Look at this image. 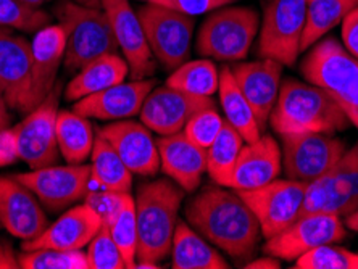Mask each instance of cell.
I'll use <instances>...</instances> for the list:
<instances>
[{"label":"cell","mask_w":358,"mask_h":269,"mask_svg":"<svg viewBox=\"0 0 358 269\" xmlns=\"http://www.w3.org/2000/svg\"><path fill=\"white\" fill-rule=\"evenodd\" d=\"M186 221L205 240L236 261H250L262 239L259 219L229 187L207 186L189 200Z\"/></svg>","instance_id":"cell-1"},{"label":"cell","mask_w":358,"mask_h":269,"mask_svg":"<svg viewBox=\"0 0 358 269\" xmlns=\"http://www.w3.org/2000/svg\"><path fill=\"white\" fill-rule=\"evenodd\" d=\"M270 124L279 136L299 133L334 134L352 124L336 100L312 82L286 79L281 82Z\"/></svg>","instance_id":"cell-2"},{"label":"cell","mask_w":358,"mask_h":269,"mask_svg":"<svg viewBox=\"0 0 358 269\" xmlns=\"http://www.w3.org/2000/svg\"><path fill=\"white\" fill-rule=\"evenodd\" d=\"M184 192L171 179L142 184L136 197L138 263L159 265L171 255Z\"/></svg>","instance_id":"cell-3"},{"label":"cell","mask_w":358,"mask_h":269,"mask_svg":"<svg viewBox=\"0 0 358 269\" xmlns=\"http://www.w3.org/2000/svg\"><path fill=\"white\" fill-rule=\"evenodd\" d=\"M300 70L308 82L328 92L358 128V58L338 39L326 38L312 47Z\"/></svg>","instance_id":"cell-4"},{"label":"cell","mask_w":358,"mask_h":269,"mask_svg":"<svg viewBox=\"0 0 358 269\" xmlns=\"http://www.w3.org/2000/svg\"><path fill=\"white\" fill-rule=\"evenodd\" d=\"M57 20L65 29V68L80 71L84 65L107 54H118L112 24L102 7H86L73 0H60L55 7Z\"/></svg>","instance_id":"cell-5"},{"label":"cell","mask_w":358,"mask_h":269,"mask_svg":"<svg viewBox=\"0 0 358 269\" xmlns=\"http://www.w3.org/2000/svg\"><path fill=\"white\" fill-rule=\"evenodd\" d=\"M259 29L260 18L254 8L224 5L213 10L200 26L196 50L199 55L220 61L244 60Z\"/></svg>","instance_id":"cell-6"},{"label":"cell","mask_w":358,"mask_h":269,"mask_svg":"<svg viewBox=\"0 0 358 269\" xmlns=\"http://www.w3.org/2000/svg\"><path fill=\"white\" fill-rule=\"evenodd\" d=\"M138 15L152 55L165 70L175 71L187 61L196 28L194 17L147 2Z\"/></svg>","instance_id":"cell-7"},{"label":"cell","mask_w":358,"mask_h":269,"mask_svg":"<svg viewBox=\"0 0 358 269\" xmlns=\"http://www.w3.org/2000/svg\"><path fill=\"white\" fill-rule=\"evenodd\" d=\"M59 89H54L44 102L24 116L23 121L8 129L17 158L28 163L31 170L55 165L60 150L57 144Z\"/></svg>","instance_id":"cell-8"},{"label":"cell","mask_w":358,"mask_h":269,"mask_svg":"<svg viewBox=\"0 0 358 269\" xmlns=\"http://www.w3.org/2000/svg\"><path fill=\"white\" fill-rule=\"evenodd\" d=\"M307 0H271L265 8L259 38L260 58L292 66L300 54Z\"/></svg>","instance_id":"cell-9"},{"label":"cell","mask_w":358,"mask_h":269,"mask_svg":"<svg viewBox=\"0 0 358 269\" xmlns=\"http://www.w3.org/2000/svg\"><path fill=\"white\" fill-rule=\"evenodd\" d=\"M282 171L287 179L308 182L333 168L345 154V142L326 133L284 134Z\"/></svg>","instance_id":"cell-10"},{"label":"cell","mask_w":358,"mask_h":269,"mask_svg":"<svg viewBox=\"0 0 358 269\" xmlns=\"http://www.w3.org/2000/svg\"><path fill=\"white\" fill-rule=\"evenodd\" d=\"M307 182L294 179H275L252 191H236L259 219L262 235L275 237L296 223L302 208Z\"/></svg>","instance_id":"cell-11"},{"label":"cell","mask_w":358,"mask_h":269,"mask_svg":"<svg viewBox=\"0 0 358 269\" xmlns=\"http://www.w3.org/2000/svg\"><path fill=\"white\" fill-rule=\"evenodd\" d=\"M347 237L345 224L336 215L313 213L299 218L287 229L266 239L263 253L279 260L296 261L305 253L321 245L339 244Z\"/></svg>","instance_id":"cell-12"},{"label":"cell","mask_w":358,"mask_h":269,"mask_svg":"<svg viewBox=\"0 0 358 269\" xmlns=\"http://www.w3.org/2000/svg\"><path fill=\"white\" fill-rule=\"evenodd\" d=\"M39 198L42 207L50 212H63L91 191V166L70 165L44 166L15 176Z\"/></svg>","instance_id":"cell-13"},{"label":"cell","mask_w":358,"mask_h":269,"mask_svg":"<svg viewBox=\"0 0 358 269\" xmlns=\"http://www.w3.org/2000/svg\"><path fill=\"white\" fill-rule=\"evenodd\" d=\"M0 89L15 112L34 110L31 42L10 28H0Z\"/></svg>","instance_id":"cell-14"},{"label":"cell","mask_w":358,"mask_h":269,"mask_svg":"<svg viewBox=\"0 0 358 269\" xmlns=\"http://www.w3.org/2000/svg\"><path fill=\"white\" fill-rule=\"evenodd\" d=\"M212 97L187 94L170 86L155 87L141 108V121L159 136L181 133L187 121L205 108L215 107Z\"/></svg>","instance_id":"cell-15"},{"label":"cell","mask_w":358,"mask_h":269,"mask_svg":"<svg viewBox=\"0 0 358 269\" xmlns=\"http://www.w3.org/2000/svg\"><path fill=\"white\" fill-rule=\"evenodd\" d=\"M100 3L112 24L120 50L128 61L131 79L139 81L154 75V55L147 44L139 15L131 7L129 0H100Z\"/></svg>","instance_id":"cell-16"},{"label":"cell","mask_w":358,"mask_h":269,"mask_svg":"<svg viewBox=\"0 0 358 269\" xmlns=\"http://www.w3.org/2000/svg\"><path fill=\"white\" fill-rule=\"evenodd\" d=\"M0 223L21 240L36 239L49 226L39 198L15 176H0Z\"/></svg>","instance_id":"cell-17"},{"label":"cell","mask_w":358,"mask_h":269,"mask_svg":"<svg viewBox=\"0 0 358 269\" xmlns=\"http://www.w3.org/2000/svg\"><path fill=\"white\" fill-rule=\"evenodd\" d=\"M99 134L113 147L133 174L155 176L159 173V147L144 123L120 119L99 129Z\"/></svg>","instance_id":"cell-18"},{"label":"cell","mask_w":358,"mask_h":269,"mask_svg":"<svg viewBox=\"0 0 358 269\" xmlns=\"http://www.w3.org/2000/svg\"><path fill=\"white\" fill-rule=\"evenodd\" d=\"M231 73L254 110L259 128L263 131L270 121L281 89L282 65L271 58H262L257 61L236 63Z\"/></svg>","instance_id":"cell-19"},{"label":"cell","mask_w":358,"mask_h":269,"mask_svg":"<svg viewBox=\"0 0 358 269\" xmlns=\"http://www.w3.org/2000/svg\"><path fill=\"white\" fill-rule=\"evenodd\" d=\"M157 86L155 79L120 82L103 91L91 94L73 105V112L86 118L120 121L139 115L142 105Z\"/></svg>","instance_id":"cell-20"},{"label":"cell","mask_w":358,"mask_h":269,"mask_svg":"<svg viewBox=\"0 0 358 269\" xmlns=\"http://www.w3.org/2000/svg\"><path fill=\"white\" fill-rule=\"evenodd\" d=\"M281 171V147L275 137L260 136V139L245 142L242 147L226 187L233 191H252V189H259L275 181Z\"/></svg>","instance_id":"cell-21"},{"label":"cell","mask_w":358,"mask_h":269,"mask_svg":"<svg viewBox=\"0 0 358 269\" xmlns=\"http://www.w3.org/2000/svg\"><path fill=\"white\" fill-rule=\"evenodd\" d=\"M102 226L96 210L89 205H78L63 213L55 223L41 232L36 239L23 242V252L52 249V250H83Z\"/></svg>","instance_id":"cell-22"},{"label":"cell","mask_w":358,"mask_h":269,"mask_svg":"<svg viewBox=\"0 0 358 269\" xmlns=\"http://www.w3.org/2000/svg\"><path fill=\"white\" fill-rule=\"evenodd\" d=\"M160 168L184 192H196L207 171V150L192 144L184 133L162 136L157 140Z\"/></svg>","instance_id":"cell-23"},{"label":"cell","mask_w":358,"mask_h":269,"mask_svg":"<svg viewBox=\"0 0 358 269\" xmlns=\"http://www.w3.org/2000/svg\"><path fill=\"white\" fill-rule=\"evenodd\" d=\"M66 34L60 24H47L31 42L33 52V103L34 108L55 89L57 75L65 60Z\"/></svg>","instance_id":"cell-24"},{"label":"cell","mask_w":358,"mask_h":269,"mask_svg":"<svg viewBox=\"0 0 358 269\" xmlns=\"http://www.w3.org/2000/svg\"><path fill=\"white\" fill-rule=\"evenodd\" d=\"M129 76V66L124 57L118 54H107L84 65L75 78L68 82L65 99L78 102L84 97L123 82Z\"/></svg>","instance_id":"cell-25"},{"label":"cell","mask_w":358,"mask_h":269,"mask_svg":"<svg viewBox=\"0 0 358 269\" xmlns=\"http://www.w3.org/2000/svg\"><path fill=\"white\" fill-rule=\"evenodd\" d=\"M175 269H228L229 265L187 221H178L171 245Z\"/></svg>","instance_id":"cell-26"},{"label":"cell","mask_w":358,"mask_h":269,"mask_svg":"<svg viewBox=\"0 0 358 269\" xmlns=\"http://www.w3.org/2000/svg\"><path fill=\"white\" fill-rule=\"evenodd\" d=\"M358 208V140L334 165L329 198L323 212L347 218Z\"/></svg>","instance_id":"cell-27"},{"label":"cell","mask_w":358,"mask_h":269,"mask_svg":"<svg viewBox=\"0 0 358 269\" xmlns=\"http://www.w3.org/2000/svg\"><path fill=\"white\" fill-rule=\"evenodd\" d=\"M94 128L91 118L73 110H62L57 116V144L60 155L70 165H83L92 154Z\"/></svg>","instance_id":"cell-28"},{"label":"cell","mask_w":358,"mask_h":269,"mask_svg":"<svg viewBox=\"0 0 358 269\" xmlns=\"http://www.w3.org/2000/svg\"><path fill=\"white\" fill-rule=\"evenodd\" d=\"M220 103L224 112V119L239 131L245 142H255L260 139L262 129L259 128L257 118L250 103L247 102L244 94L236 82L229 66H223L220 70Z\"/></svg>","instance_id":"cell-29"},{"label":"cell","mask_w":358,"mask_h":269,"mask_svg":"<svg viewBox=\"0 0 358 269\" xmlns=\"http://www.w3.org/2000/svg\"><path fill=\"white\" fill-rule=\"evenodd\" d=\"M91 181L102 191L129 192L133 173L102 136L96 137L91 154Z\"/></svg>","instance_id":"cell-30"},{"label":"cell","mask_w":358,"mask_h":269,"mask_svg":"<svg viewBox=\"0 0 358 269\" xmlns=\"http://www.w3.org/2000/svg\"><path fill=\"white\" fill-rule=\"evenodd\" d=\"M355 7H358V0H307V18L300 52L312 49Z\"/></svg>","instance_id":"cell-31"},{"label":"cell","mask_w":358,"mask_h":269,"mask_svg":"<svg viewBox=\"0 0 358 269\" xmlns=\"http://www.w3.org/2000/svg\"><path fill=\"white\" fill-rule=\"evenodd\" d=\"M244 142V137L239 134V131L224 119L217 139L207 149V173L215 184L226 187Z\"/></svg>","instance_id":"cell-32"},{"label":"cell","mask_w":358,"mask_h":269,"mask_svg":"<svg viewBox=\"0 0 358 269\" xmlns=\"http://www.w3.org/2000/svg\"><path fill=\"white\" fill-rule=\"evenodd\" d=\"M165 84L194 96L212 97L215 92H218L220 70L210 60L186 61L168 76Z\"/></svg>","instance_id":"cell-33"},{"label":"cell","mask_w":358,"mask_h":269,"mask_svg":"<svg viewBox=\"0 0 358 269\" xmlns=\"http://www.w3.org/2000/svg\"><path fill=\"white\" fill-rule=\"evenodd\" d=\"M108 229L115 244L123 255L126 268H136L138 263V221H136V200L129 192L124 195L123 203L112 219L108 221Z\"/></svg>","instance_id":"cell-34"},{"label":"cell","mask_w":358,"mask_h":269,"mask_svg":"<svg viewBox=\"0 0 358 269\" xmlns=\"http://www.w3.org/2000/svg\"><path fill=\"white\" fill-rule=\"evenodd\" d=\"M18 265L24 269H89L87 255L81 250H29L20 255Z\"/></svg>","instance_id":"cell-35"},{"label":"cell","mask_w":358,"mask_h":269,"mask_svg":"<svg viewBox=\"0 0 358 269\" xmlns=\"http://www.w3.org/2000/svg\"><path fill=\"white\" fill-rule=\"evenodd\" d=\"M50 15L42 8H33L18 0H0V28L38 33L49 24Z\"/></svg>","instance_id":"cell-36"},{"label":"cell","mask_w":358,"mask_h":269,"mask_svg":"<svg viewBox=\"0 0 358 269\" xmlns=\"http://www.w3.org/2000/svg\"><path fill=\"white\" fill-rule=\"evenodd\" d=\"M296 269H358V253L336 244L321 245L297 258Z\"/></svg>","instance_id":"cell-37"},{"label":"cell","mask_w":358,"mask_h":269,"mask_svg":"<svg viewBox=\"0 0 358 269\" xmlns=\"http://www.w3.org/2000/svg\"><path fill=\"white\" fill-rule=\"evenodd\" d=\"M89 269H123L126 268L123 255L110 234L108 224L103 223L87 245Z\"/></svg>","instance_id":"cell-38"},{"label":"cell","mask_w":358,"mask_h":269,"mask_svg":"<svg viewBox=\"0 0 358 269\" xmlns=\"http://www.w3.org/2000/svg\"><path fill=\"white\" fill-rule=\"evenodd\" d=\"M223 124L224 118L217 112V108H205L202 112L194 115L192 118L187 121L182 133L192 144L199 145L200 149L207 150L208 147L213 144V140L217 139Z\"/></svg>","instance_id":"cell-39"},{"label":"cell","mask_w":358,"mask_h":269,"mask_svg":"<svg viewBox=\"0 0 358 269\" xmlns=\"http://www.w3.org/2000/svg\"><path fill=\"white\" fill-rule=\"evenodd\" d=\"M142 2L162 5V7L189 15V17H197V15L210 13L224 5L233 3L234 0H142Z\"/></svg>","instance_id":"cell-40"},{"label":"cell","mask_w":358,"mask_h":269,"mask_svg":"<svg viewBox=\"0 0 358 269\" xmlns=\"http://www.w3.org/2000/svg\"><path fill=\"white\" fill-rule=\"evenodd\" d=\"M128 192H110V191H89L86 194V205L96 210L103 223H108L123 203L124 195Z\"/></svg>","instance_id":"cell-41"},{"label":"cell","mask_w":358,"mask_h":269,"mask_svg":"<svg viewBox=\"0 0 358 269\" xmlns=\"http://www.w3.org/2000/svg\"><path fill=\"white\" fill-rule=\"evenodd\" d=\"M342 41L345 49L358 58V7L342 20Z\"/></svg>","instance_id":"cell-42"},{"label":"cell","mask_w":358,"mask_h":269,"mask_svg":"<svg viewBox=\"0 0 358 269\" xmlns=\"http://www.w3.org/2000/svg\"><path fill=\"white\" fill-rule=\"evenodd\" d=\"M245 269H279L281 268V261L279 258L266 255L265 258H259V260L247 261L244 265Z\"/></svg>","instance_id":"cell-43"},{"label":"cell","mask_w":358,"mask_h":269,"mask_svg":"<svg viewBox=\"0 0 358 269\" xmlns=\"http://www.w3.org/2000/svg\"><path fill=\"white\" fill-rule=\"evenodd\" d=\"M8 103L7 100H5V96L2 92V89H0V133L5 129H8V124H10V113H8Z\"/></svg>","instance_id":"cell-44"},{"label":"cell","mask_w":358,"mask_h":269,"mask_svg":"<svg viewBox=\"0 0 358 269\" xmlns=\"http://www.w3.org/2000/svg\"><path fill=\"white\" fill-rule=\"evenodd\" d=\"M344 224H345V228H349V229H352V231L358 232V208L355 210L354 213L347 216Z\"/></svg>","instance_id":"cell-45"},{"label":"cell","mask_w":358,"mask_h":269,"mask_svg":"<svg viewBox=\"0 0 358 269\" xmlns=\"http://www.w3.org/2000/svg\"><path fill=\"white\" fill-rule=\"evenodd\" d=\"M18 2L28 5V7H33V8H41L42 5L49 2V0H18Z\"/></svg>","instance_id":"cell-46"},{"label":"cell","mask_w":358,"mask_h":269,"mask_svg":"<svg viewBox=\"0 0 358 269\" xmlns=\"http://www.w3.org/2000/svg\"><path fill=\"white\" fill-rule=\"evenodd\" d=\"M75 2L81 3V5H86V7H102L100 0H75Z\"/></svg>","instance_id":"cell-47"}]
</instances>
